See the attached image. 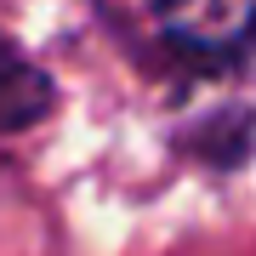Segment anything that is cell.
Instances as JSON below:
<instances>
[{"label":"cell","mask_w":256,"mask_h":256,"mask_svg":"<svg viewBox=\"0 0 256 256\" xmlns=\"http://www.w3.org/2000/svg\"><path fill=\"white\" fill-rule=\"evenodd\" d=\"M154 28L194 63H234L256 46V0H154Z\"/></svg>","instance_id":"cell-1"},{"label":"cell","mask_w":256,"mask_h":256,"mask_svg":"<svg viewBox=\"0 0 256 256\" xmlns=\"http://www.w3.org/2000/svg\"><path fill=\"white\" fill-rule=\"evenodd\" d=\"M57 108V86L40 63L12 46L0 34V137H18V131H34L40 120Z\"/></svg>","instance_id":"cell-2"}]
</instances>
